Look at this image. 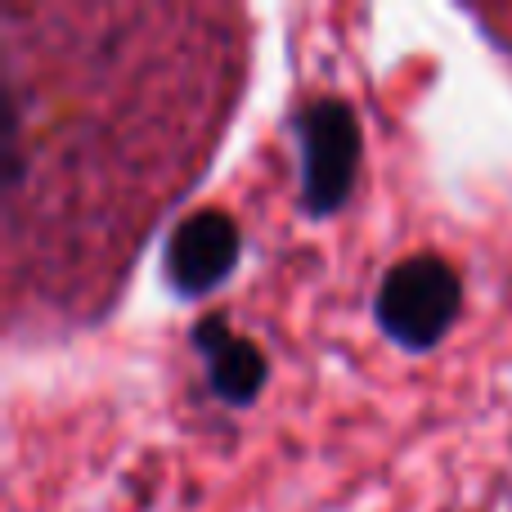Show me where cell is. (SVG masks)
<instances>
[{
	"mask_svg": "<svg viewBox=\"0 0 512 512\" xmlns=\"http://www.w3.org/2000/svg\"><path fill=\"white\" fill-rule=\"evenodd\" d=\"M463 310V279L445 256L418 252L396 261L373 292V319L382 337L409 355L436 351Z\"/></svg>",
	"mask_w": 512,
	"mask_h": 512,
	"instance_id": "6da1fadb",
	"label": "cell"
},
{
	"mask_svg": "<svg viewBox=\"0 0 512 512\" xmlns=\"http://www.w3.org/2000/svg\"><path fill=\"white\" fill-rule=\"evenodd\" d=\"M292 144H297V176H301V212L324 221L337 216L355 194V176H360V122H355L351 104L337 95L306 99L297 113L288 117Z\"/></svg>",
	"mask_w": 512,
	"mask_h": 512,
	"instance_id": "7a4b0ae2",
	"label": "cell"
},
{
	"mask_svg": "<svg viewBox=\"0 0 512 512\" xmlns=\"http://www.w3.org/2000/svg\"><path fill=\"white\" fill-rule=\"evenodd\" d=\"M243 261V230L221 207H198L185 221L171 225L162 243V274L171 292L185 301H198L216 292Z\"/></svg>",
	"mask_w": 512,
	"mask_h": 512,
	"instance_id": "3957f363",
	"label": "cell"
},
{
	"mask_svg": "<svg viewBox=\"0 0 512 512\" xmlns=\"http://www.w3.org/2000/svg\"><path fill=\"white\" fill-rule=\"evenodd\" d=\"M194 351L203 355V373H207V391L230 409H248L270 382V360L252 337H239L230 328L225 315H207L194 324L189 333Z\"/></svg>",
	"mask_w": 512,
	"mask_h": 512,
	"instance_id": "277c9868",
	"label": "cell"
}]
</instances>
